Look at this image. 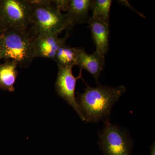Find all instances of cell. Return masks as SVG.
<instances>
[{"label": "cell", "instance_id": "obj_10", "mask_svg": "<svg viewBox=\"0 0 155 155\" xmlns=\"http://www.w3.org/2000/svg\"><path fill=\"white\" fill-rule=\"evenodd\" d=\"M91 2V0H70L69 8L65 14L69 30L76 24L87 22Z\"/></svg>", "mask_w": 155, "mask_h": 155}, {"label": "cell", "instance_id": "obj_8", "mask_svg": "<svg viewBox=\"0 0 155 155\" xmlns=\"http://www.w3.org/2000/svg\"><path fill=\"white\" fill-rule=\"evenodd\" d=\"M105 57L95 51L94 53L88 54L84 48H79L76 66L80 68L78 78H81V71L85 69L93 76L96 82L99 84V79L105 65Z\"/></svg>", "mask_w": 155, "mask_h": 155}, {"label": "cell", "instance_id": "obj_16", "mask_svg": "<svg viewBox=\"0 0 155 155\" xmlns=\"http://www.w3.org/2000/svg\"><path fill=\"white\" fill-rule=\"evenodd\" d=\"M150 155H155V144L154 142L153 143L152 145L150 147Z\"/></svg>", "mask_w": 155, "mask_h": 155}, {"label": "cell", "instance_id": "obj_6", "mask_svg": "<svg viewBox=\"0 0 155 155\" xmlns=\"http://www.w3.org/2000/svg\"><path fill=\"white\" fill-rule=\"evenodd\" d=\"M72 67H58V76L55 82V89L59 96L65 100L77 113L81 119L85 121L75 96L76 79L72 72Z\"/></svg>", "mask_w": 155, "mask_h": 155}, {"label": "cell", "instance_id": "obj_7", "mask_svg": "<svg viewBox=\"0 0 155 155\" xmlns=\"http://www.w3.org/2000/svg\"><path fill=\"white\" fill-rule=\"evenodd\" d=\"M69 35L58 37V34L41 35L36 36L34 43L35 58H48L54 60L59 48L66 43Z\"/></svg>", "mask_w": 155, "mask_h": 155}, {"label": "cell", "instance_id": "obj_15", "mask_svg": "<svg viewBox=\"0 0 155 155\" xmlns=\"http://www.w3.org/2000/svg\"><path fill=\"white\" fill-rule=\"evenodd\" d=\"M8 29L2 21L0 19V34L2 33Z\"/></svg>", "mask_w": 155, "mask_h": 155}, {"label": "cell", "instance_id": "obj_3", "mask_svg": "<svg viewBox=\"0 0 155 155\" xmlns=\"http://www.w3.org/2000/svg\"><path fill=\"white\" fill-rule=\"evenodd\" d=\"M36 37L28 29L25 32L8 29L0 34L4 59L15 61L20 68L29 67L35 58L34 43Z\"/></svg>", "mask_w": 155, "mask_h": 155}, {"label": "cell", "instance_id": "obj_14", "mask_svg": "<svg viewBox=\"0 0 155 155\" xmlns=\"http://www.w3.org/2000/svg\"><path fill=\"white\" fill-rule=\"evenodd\" d=\"M56 6L61 11H68L70 1H53Z\"/></svg>", "mask_w": 155, "mask_h": 155}, {"label": "cell", "instance_id": "obj_1", "mask_svg": "<svg viewBox=\"0 0 155 155\" xmlns=\"http://www.w3.org/2000/svg\"><path fill=\"white\" fill-rule=\"evenodd\" d=\"M85 84L84 92L78 94L76 99L85 118L84 122L103 121L104 123L110 121L112 108L126 91V87L123 85L111 87L100 84L94 87Z\"/></svg>", "mask_w": 155, "mask_h": 155}, {"label": "cell", "instance_id": "obj_4", "mask_svg": "<svg viewBox=\"0 0 155 155\" xmlns=\"http://www.w3.org/2000/svg\"><path fill=\"white\" fill-rule=\"evenodd\" d=\"M97 132L100 150L104 155H132L133 140L128 130L110 121Z\"/></svg>", "mask_w": 155, "mask_h": 155}, {"label": "cell", "instance_id": "obj_11", "mask_svg": "<svg viewBox=\"0 0 155 155\" xmlns=\"http://www.w3.org/2000/svg\"><path fill=\"white\" fill-rule=\"evenodd\" d=\"M18 64L15 61L7 60L0 64V89L13 92L18 72Z\"/></svg>", "mask_w": 155, "mask_h": 155}, {"label": "cell", "instance_id": "obj_12", "mask_svg": "<svg viewBox=\"0 0 155 155\" xmlns=\"http://www.w3.org/2000/svg\"><path fill=\"white\" fill-rule=\"evenodd\" d=\"M79 48H73L65 43L61 46L58 51L54 61L58 67H73L76 65Z\"/></svg>", "mask_w": 155, "mask_h": 155}, {"label": "cell", "instance_id": "obj_9", "mask_svg": "<svg viewBox=\"0 0 155 155\" xmlns=\"http://www.w3.org/2000/svg\"><path fill=\"white\" fill-rule=\"evenodd\" d=\"M87 22L95 45L96 51L105 56L109 50L110 24L92 16L89 17Z\"/></svg>", "mask_w": 155, "mask_h": 155}, {"label": "cell", "instance_id": "obj_2", "mask_svg": "<svg viewBox=\"0 0 155 155\" xmlns=\"http://www.w3.org/2000/svg\"><path fill=\"white\" fill-rule=\"evenodd\" d=\"M30 24L28 29L35 35L58 34L69 30L67 17L53 1L29 0Z\"/></svg>", "mask_w": 155, "mask_h": 155}, {"label": "cell", "instance_id": "obj_13", "mask_svg": "<svg viewBox=\"0 0 155 155\" xmlns=\"http://www.w3.org/2000/svg\"><path fill=\"white\" fill-rule=\"evenodd\" d=\"M112 3L111 0H91L90 6V10L92 11L91 16L110 24Z\"/></svg>", "mask_w": 155, "mask_h": 155}, {"label": "cell", "instance_id": "obj_17", "mask_svg": "<svg viewBox=\"0 0 155 155\" xmlns=\"http://www.w3.org/2000/svg\"><path fill=\"white\" fill-rule=\"evenodd\" d=\"M2 59H4V51H3L2 41H1V39H0V60Z\"/></svg>", "mask_w": 155, "mask_h": 155}, {"label": "cell", "instance_id": "obj_5", "mask_svg": "<svg viewBox=\"0 0 155 155\" xmlns=\"http://www.w3.org/2000/svg\"><path fill=\"white\" fill-rule=\"evenodd\" d=\"M0 19L8 29L26 31L30 24L29 0H0Z\"/></svg>", "mask_w": 155, "mask_h": 155}]
</instances>
